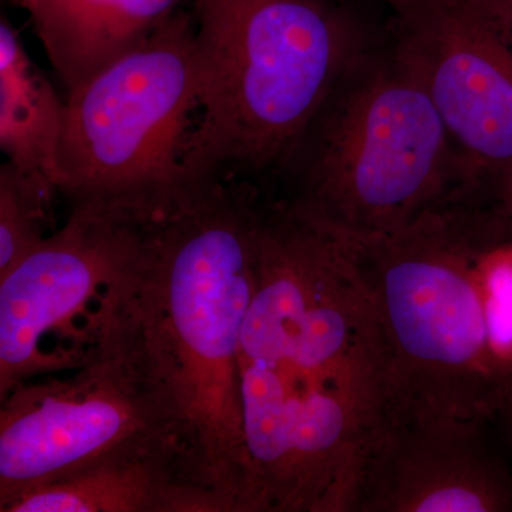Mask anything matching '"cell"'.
Listing matches in <instances>:
<instances>
[{
  "label": "cell",
  "instance_id": "1",
  "mask_svg": "<svg viewBox=\"0 0 512 512\" xmlns=\"http://www.w3.org/2000/svg\"><path fill=\"white\" fill-rule=\"evenodd\" d=\"M247 512H355L394 409L372 293L342 239L291 205H259L239 346Z\"/></svg>",
  "mask_w": 512,
  "mask_h": 512
},
{
  "label": "cell",
  "instance_id": "2",
  "mask_svg": "<svg viewBox=\"0 0 512 512\" xmlns=\"http://www.w3.org/2000/svg\"><path fill=\"white\" fill-rule=\"evenodd\" d=\"M136 231L123 350L167 426L185 483L247 512L239 346L255 285L256 191L185 174L119 202Z\"/></svg>",
  "mask_w": 512,
  "mask_h": 512
},
{
  "label": "cell",
  "instance_id": "3",
  "mask_svg": "<svg viewBox=\"0 0 512 512\" xmlns=\"http://www.w3.org/2000/svg\"><path fill=\"white\" fill-rule=\"evenodd\" d=\"M335 234L372 293L386 336L390 421L497 419L508 386L491 349L484 256L512 238L503 210L456 194L392 234Z\"/></svg>",
  "mask_w": 512,
  "mask_h": 512
},
{
  "label": "cell",
  "instance_id": "4",
  "mask_svg": "<svg viewBox=\"0 0 512 512\" xmlns=\"http://www.w3.org/2000/svg\"><path fill=\"white\" fill-rule=\"evenodd\" d=\"M197 109L184 170L282 173L340 76L373 45L339 0H191Z\"/></svg>",
  "mask_w": 512,
  "mask_h": 512
},
{
  "label": "cell",
  "instance_id": "5",
  "mask_svg": "<svg viewBox=\"0 0 512 512\" xmlns=\"http://www.w3.org/2000/svg\"><path fill=\"white\" fill-rule=\"evenodd\" d=\"M282 173L293 180L284 201L360 238L399 231L464 187L439 111L394 40L350 63Z\"/></svg>",
  "mask_w": 512,
  "mask_h": 512
},
{
  "label": "cell",
  "instance_id": "6",
  "mask_svg": "<svg viewBox=\"0 0 512 512\" xmlns=\"http://www.w3.org/2000/svg\"><path fill=\"white\" fill-rule=\"evenodd\" d=\"M134 281L126 211L100 198L73 202L63 228L0 278V399L120 350Z\"/></svg>",
  "mask_w": 512,
  "mask_h": 512
},
{
  "label": "cell",
  "instance_id": "7",
  "mask_svg": "<svg viewBox=\"0 0 512 512\" xmlns=\"http://www.w3.org/2000/svg\"><path fill=\"white\" fill-rule=\"evenodd\" d=\"M198 89L194 15L181 8L67 94L57 190L77 202L184 174L181 150Z\"/></svg>",
  "mask_w": 512,
  "mask_h": 512
},
{
  "label": "cell",
  "instance_id": "8",
  "mask_svg": "<svg viewBox=\"0 0 512 512\" xmlns=\"http://www.w3.org/2000/svg\"><path fill=\"white\" fill-rule=\"evenodd\" d=\"M0 505L123 457L168 454L170 434L123 349L37 377L0 399Z\"/></svg>",
  "mask_w": 512,
  "mask_h": 512
},
{
  "label": "cell",
  "instance_id": "9",
  "mask_svg": "<svg viewBox=\"0 0 512 512\" xmlns=\"http://www.w3.org/2000/svg\"><path fill=\"white\" fill-rule=\"evenodd\" d=\"M393 40L439 111L468 191L512 208V32L463 0H421Z\"/></svg>",
  "mask_w": 512,
  "mask_h": 512
},
{
  "label": "cell",
  "instance_id": "10",
  "mask_svg": "<svg viewBox=\"0 0 512 512\" xmlns=\"http://www.w3.org/2000/svg\"><path fill=\"white\" fill-rule=\"evenodd\" d=\"M487 424L393 421L367 458L355 512H512V470Z\"/></svg>",
  "mask_w": 512,
  "mask_h": 512
},
{
  "label": "cell",
  "instance_id": "11",
  "mask_svg": "<svg viewBox=\"0 0 512 512\" xmlns=\"http://www.w3.org/2000/svg\"><path fill=\"white\" fill-rule=\"evenodd\" d=\"M29 16L67 92L126 55L185 0H10Z\"/></svg>",
  "mask_w": 512,
  "mask_h": 512
},
{
  "label": "cell",
  "instance_id": "12",
  "mask_svg": "<svg viewBox=\"0 0 512 512\" xmlns=\"http://www.w3.org/2000/svg\"><path fill=\"white\" fill-rule=\"evenodd\" d=\"M2 512H218L168 454L123 457L18 495Z\"/></svg>",
  "mask_w": 512,
  "mask_h": 512
},
{
  "label": "cell",
  "instance_id": "13",
  "mask_svg": "<svg viewBox=\"0 0 512 512\" xmlns=\"http://www.w3.org/2000/svg\"><path fill=\"white\" fill-rule=\"evenodd\" d=\"M66 101L30 59L19 33L0 20V148L10 163L57 188ZM59 191V190H57Z\"/></svg>",
  "mask_w": 512,
  "mask_h": 512
},
{
  "label": "cell",
  "instance_id": "14",
  "mask_svg": "<svg viewBox=\"0 0 512 512\" xmlns=\"http://www.w3.org/2000/svg\"><path fill=\"white\" fill-rule=\"evenodd\" d=\"M57 192L43 175L10 161L0 167V278L49 237Z\"/></svg>",
  "mask_w": 512,
  "mask_h": 512
},
{
  "label": "cell",
  "instance_id": "15",
  "mask_svg": "<svg viewBox=\"0 0 512 512\" xmlns=\"http://www.w3.org/2000/svg\"><path fill=\"white\" fill-rule=\"evenodd\" d=\"M485 291L495 363L508 386L512 384V238L500 239L484 256ZM508 396V394H507Z\"/></svg>",
  "mask_w": 512,
  "mask_h": 512
},
{
  "label": "cell",
  "instance_id": "16",
  "mask_svg": "<svg viewBox=\"0 0 512 512\" xmlns=\"http://www.w3.org/2000/svg\"><path fill=\"white\" fill-rule=\"evenodd\" d=\"M495 25L512 32V0H463Z\"/></svg>",
  "mask_w": 512,
  "mask_h": 512
},
{
  "label": "cell",
  "instance_id": "17",
  "mask_svg": "<svg viewBox=\"0 0 512 512\" xmlns=\"http://www.w3.org/2000/svg\"><path fill=\"white\" fill-rule=\"evenodd\" d=\"M375 2L382 3V5L392 9L394 16H400L420 5L421 0H375Z\"/></svg>",
  "mask_w": 512,
  "mask_h": 512
},
{
  "label": "cell",
  "instance_id": "18",
  "mask_svg": "<svg viewBox=\"0 0 512 512\" xmlns=\"http://www.w3.org/2000/svg\"><path fill=\"white\" fill-rule=\"evenodd\" d=\"M498 417L503 419L505 427H507L508 436L511 437L512 441V384L507 399H505L503 410H501L500 416Z\"/></svg>",
  "mask_w": 512,
  "mask_h": 512
},
{
  "label": "cell",
  "instance_id": "19",
  "mask_svg": "<svg viewBox=\"0 0 512 512\" xmlns=\"http://www.w3.org/2000/svg\"><path fill=\"white\" fill-rule=\"evenodd\" d=\"M511 212H512V210H511Z\"/></svg>",
  "mask_w": 512,
  "mask_h": 512
}]
</instances>
